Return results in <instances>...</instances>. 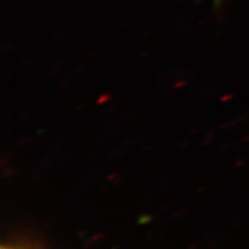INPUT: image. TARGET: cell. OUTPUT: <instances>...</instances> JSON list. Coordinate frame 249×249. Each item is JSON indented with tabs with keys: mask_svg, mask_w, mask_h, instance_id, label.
Masks as SVG:
<instances>
[{
	"mask_svg": "<svg viewBox=\"0 0 249 249\" xmlns=\"http://www.w3.org/2000/svg\"><path fill=\"white\" fill-rule=\"evenodd\" d=\"M223 1H224V0H213V5L216 6V7H219V6L223 4Z\"/></svg>",
	"mask_w": 249,
	"mask_h": 249,
	"instance_id": "1",
	"label": "cell"
},
{
	"mask_svg": "<svg viewBox=\"0 0 249 249\" xmlns=\"http://www.w3.org/2000/svg\"><path fill=\"white\" fill-rule=\"evenodd\" d=\"M4 249H5V248H4Z\"/></svg>",
	"mask_w": 249,
	"mask_h": 249,
	"instance_id": "2",
	"label": "cell"
}]
</instances>
